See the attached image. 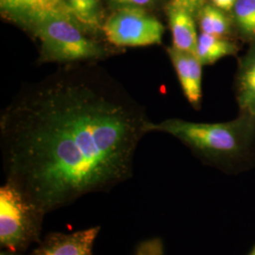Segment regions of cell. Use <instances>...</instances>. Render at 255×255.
<instances>
[{"label": "cell", "mask_w": 255, "mask_h": 255, "mask_svg": "<svg viewBox=\"0 0 255 255\" xmlns=\"http://www.w3.org/2000/svg\"><path fill=\"white\" fill-rule=\"evenodd\" d=\"M68 9L74 18L90 29L102 27L100 0H68Z\"/></svg>", "instance_id": "obj_13"}, {"label": "cell", "mask_w": 255, "mask_h": 255, "mask_svg": "<svg viewBox=\"0 0 255 255\" xmlns=\"http://www.w3.org/2000/svg\"><path fill=\"white\" fill-rule=\"evenodd\" d=\"M168 20L172 32L173 47L196 54L199 35L193 15L183 9L168 7Z\"/></svg>", "instance_id": "obj_9"}, {"label": "cell", "mask_w": 255, "mask_h": 255, "mask_svg": "<svg viewBox=\"0 0 255 255\" xmlns=\"http://www.w3.org/2000/svg\"><path fill=\"white\" fill-rule=\"evenodd\" d=\"M40 43L41 58L45 62L73 64L91 62L108 54V50L80 27L69 9H49L26 20Z\"/></svg>", "instance_id": "obj_3"}, {"label": "cell", "mask_w": 255, "mask_h": 255, "mask_svg": "<svg viewBox=\"0 0 255 255\" xmlns=\"http://www.w3.org/2000/svg\"><path fill=\"white\" fill-rule=\"evenodd\" d=\"M0 3L1 9L22 23L42 11L53 9L46 0H0Z\"/></svg>", "instance_id": "obj_14"}, {"label": "cell", "mask_w": 255, "mask_h": 255, "mask_svg": "<svg viewBox=\"0 0 255 255\" xmlns=\"http://www.w3.org/2000/svg\"><path fill=\"white\" fill-rule=\"evenodd\" d=\"M0 255H25L24 253H19V252H15V251H11L9 249H1L0 252Z\"/></svg>", "instance_id": "obj_19"}, {"label": "cell", "mask_w": 255, "mask_h": 255, "mask_svg": "<svg viewBox=\"0 0 255 255\" xmlns=\"http://www.w3.org/2000/svg\"><path fill=\"white\" fill-rule=\"evenodd\" d=\"M199 25L202 33L227 37L231 24L224 10L214 5H204L198 13Z\"/></svg>", "instance_id": "obj_11"}, {"label": "cell", "mask_w": 255, "mask_h": 255, "mask_svg": "<svg viewBox=\"0 0 255 255\" xmlns=\"http://www.w3.org/2000/svg\"><path fill=\"white\" fill-rule=\"evenodd\" d=\"M236 95L239 114L255 117V42L238 60Z\"/></svg>", "instance_id": "obj_8"}, {"label": "cell", "mask_w": 255, "mask_h": 255, "mask_svg": "<svg viewBox=\"0 0 255 255\" xmlns=\"http://www.w3.org/2000/svg\"><path fill=\"white\" fill-rule=\"evenodd\" d=\"M147 119L144 108L95 63L61 66L23 87L3 111L6 181L46 214L132 177Z\"/></svg>", "instance_id": "obj_1"}, {"label": "cell", "mask_w": 255, "mask_h": 255, "mask_svg": "<svg viewBox=\"0 0 255 255\" xmlns=\"http://www.w3.org/2000/svg\"><path fill=\"white\" fill-rule=\"evenodd\" d=\"M133 255H164V243L160 238H152L138 244Z\"/></svg>", "instance_id": "obj_15"}, {"label": "cell", "mask_w": 255, "mask_h": 255, "mask_svg": "<svg viewBox=\"0 0 255 255\" xmlns=\"http://www.w3.org/2000/svg\"><path fill=\"white\" fill-rule=\"evenodd\" d=\"M110 44L119 47L161 45L163 24L140 7H123L111 14L101 27Z\"/></svg>", "instance_id": "obj_5"}, {"label": "cell", "mask_w": 255, "mask_h": 255, "mask_svg": "<svg viewBox=\"0 0 255 255\" xmlns=\"http://www.w3.org/2000/svg\"><path fill=\"white\" fill-rule=\"evenodd\" d=\"M205 0H170L168 7L183 9L192 15L198 14L204 6Z\"/></svg>", "instance_id": "obj_16"}, {"label": "cell", "mask_w": 255, "mask_h": 255, "mask_svg": "<svg viewBox=\"0 0 255 255\" xmlns=\"http://www.w3.org/2000/svg\"><path fill=\"white\" fill-rule=\"evenodd\" d=\"M249 255H255V248L253 249V251H252V252L249 254Z\"/></svg>", "instance_id": "obj_20"}, {"label": "cell", "mask_w": 255, "mask_h": 255, "mask_svg": "<svg viewBox=\"0 0 255 255\" xmlns=\"http://www.w3.org/2000/svg\"><path fill=\"white\" fill-rule=\"evenodd\" d=\"M119 5H123L124 7H142L146 6L152 2V0H112Z\"/></svg>", "instance_id": "obj_17"}, {"label": "cell", "mask_w": 255, "mask_h": 255, "mask_svg": "<svg viewBox=\"0 0 255 255\" xmlns=\"http://www.w3.org/2000/svg\"><path fill=\"white\" fill-rule=\"evenodd\" d=\"M146 131L165 132L180 140L207 164L222 169L246 163L255 153V117L239 114L221 123H198L170 119L149 122Z\"/></svg>", "instance_id": "obj_2"}, {"label": "cell", "mask_w": 255, "mask_h": 255, "mask_svg": "<svg viewBox=\"0 0 255 255\" xmlns=\"http://www.w3.org/2000/svg\"><path fill=\"white\" fill-rule=\"evenodd\" d=\"M237 0H211L213 5L224 11H231L234 9V7Z\"/></svg>", "instance_id": "obj_18"}, {"label": "cell", "mask_w": 255, "mask_h": 255, "mask_svg": "<svg viewBox=\"0 0 255 255\" xmlns=\"http://www.w3.org/2000/svg\"><path fill=\"white\" fill-rule=\"evenodd\" d=\"M46 213L14 183L0 187V246L25 253L42 240Z\"/></svg>", "instance_id": "obj_4"}, {"label": "cell", "mask_w": 255, "mask_h": 255, "mask_svg": "<svg viewBox=\"0 0 255 255\" xmlns=\"http://www.w3.org/2000/svg\"><path fill=\"white\" fill-rule=\"evenodd\" d=\"M233 12L239 36L245 43H255V0H237Z\"/></svg>", "instance_id": "obj_12"}, {"label": "cell", "mask_w": 255, "mask_h": 255, "mask_svg": "<svg viewBox=\"0 0 255 255\" xmlns=\"http://www.w3.org/2000/svg\"><path fill=\"white\" fill-rule=\"evenodd\" d=\"M167 53L185 98L192 106L199 109L202 97V64L199 58L194 53L184 52L173 46L167 48Z\"/></svg>", "instance_id": "obj_7"}, {"label": "cell", "mask_w": 255, "mask_h": 255, "mask_svg": "<svg viewBox=\"0 0 255 255\" xmlns=\"http://www.w3.org/2000/svg\"><path fill=\"white\" fill-rule=\"evenodd\" d=\"M101 226L73 233H50L28 255H92Z\"/></svg>", "instance_id": "obj_6"}, {"label": "cell", "mask_w": 255, "mask_h": 255, "mask_svg": "<svg viewBox=\"0 0 255 255\" xmlns=\"http://www.w3.org/2000/svg\"><path fill=\"white\" fill-rule=\"evenodd\" d=\"M238 50L237 43L227 37L201 32L198 39L196 55L202 65H211L224 57L236 56Z\"/></svg>", "instance_id": "obj_10"}]
</instances>
